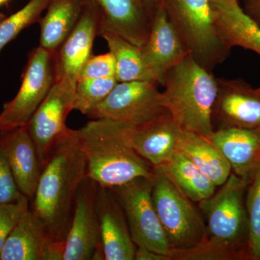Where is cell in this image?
<instances>
[{"instance_id":"cell-1","label":"cell","mask_w":260,"mask_h":260,"mask_svg":"<svg viewBox=\"0 0 260 260\" xmlns=\"http://www.w3.org/2000/svg\"><path fill=\"white\" fill-rule=\"evenodd\" d=\"M86 177L79 129H70L43 168L30 202V210L56 242L66 240L77 194Z\"/></svg>"},{"instance_id":"cell-2","label":"cell","mask_w":260,"mask_h":260,"mask_svg":"<svg viewBox=\"0 0 260 260\" xmlns=\"http://www.w3.org/2000/svg\"><path fill=\"white\" fill-rule=\"evenodd\" d=\"M162 107L183 131L209 139L214 132L213 110L218 78L189 54L165 75Z\"/></svg>"},{"instance_id":"cell-3","label":"cell","mask_w":260,"mask_h":260,"mask_svg":"<svg viewBox=\"0 0 260 260\" xmlns=\"http://www.w3.org/2000/svg\"><path fill=\"white\" fill-rule=\"evenodd\" d=\"M88 177L102 187L151 177L153 167L123 139L116 121L93 119L79 129Z\"/></svg>"},{"instance_id":"cell-4","label":"cell","mask_w":260,"mask_h":260,"mask_svg":"<svg viewBox=\"0 0 260 260\" xmlns=\"http://www.w3.org/2000/svg\"><path fill=\"white\" fill-rule=\"evenodd\" d=\"M168 18L189 54L213 71L230 55L232 48L219 34L211 0H162Z\"/></svg>"},{"instance_id":"cell-5","label":"cell","mask_w":260,"mask_h":260,"mask_svg":"<svg viewBox=\"0 0 260 260\" xmlns=\"http://www.w3.org/2000/svg\"><path fill=\"white\" fill-rule=\"evenodd\" d=\"M248 183L234 173L220 189L199 203L204 218L206 238L249 259V223L245 205Z\"/></svg>"},{"instance_id":"cell-6","label":"cell","mask_w":260,"mask_h":260,"mask_svg":"<svg viewBox=\"0 0 260 260\" xmlns=\"http://www.w3.org/2000/svg\"><path fill=\"white\" fill-rule=\"evenodd\" d=\"M152 181L154 205L171 250L198 245L206 237L205 220L200 208L178 189L160 168L153 167Z\"/></svg>"},{"instance_id":"cell-7","label":"cell","mask_w":260,"mask_h":260,"mask_svg":"<svg viewBox=\"0 0 260 260\" xmlns=\"http://www.w3.org/2000/svg\"><path fill=\"white\" fill-rule=\"evenodd\" d=\"M152 185V177H140L109 189L122 207L135 245L168 256L171 247L154 205Z\"/></svg>"},{"instance_id":"cell-8","label":"cell","mask_w":260,"mask_h":260,"mask_svg":"<svg viewBox=\"0 0 260 260\" xmlns=\"http://www.w3.org/2000/svg\"><path fill=\"white\" fill-rule=\"evenodd\" d=\"M54 54L40 46L29 53L18 92L0 113V131L27 125L55 83Z\"/></svg>"},{"instance_id":"cell-9","label":"cell","mask_w":260,"mask_h":260,"mask_svg":"<svg viewBox=\"0 0 260 260\" xmlns=\"http://www.w3.org/2000/svg\"><path fill=\"white\" fill-rule=\"evenodd\" d=\"M158 85L152 80L117 83L88 116L128 125H138L152 120L167 112L162 106Z\"/></svg>"},{"instance_id":"cell-10","label":"cell","mask_w":260,"mask_h":260,"mask_svg":"<svg viewBox=\"0 0 260 260\" xmlns=\"http://www.w3.org/2000/svg\"><path fill=\"white\" fill-rule=\"evenodd\" d=\"M76 85L74 80L65 78L56 80L27 124L42 168L56 145L70 131L66 120L70 113L74 110Z\"/></svg>"},{"instance_id":"cell-11","label":"cell","mask_w":260,"mask_h":260,"mask_svg":"<svg viewBox=\"0 0 260 260\" xmlns=\"http://www.w3.org/2000/svg\"><path fill=\"white\" fill-rule=\"evenodd\" d=\"M99 189V184L89 177L80 184L64 242L63 260L104 259L96 210Z\"/></svg>"},{"instance_id":"cell-12","label":"cell","mask_w":260,"mask_h":260,"mask_svg":"<svg viewBox=\"0 0 260 260\" xmlns=\"http://www.w3.org/2000/svg\"><path fill=\"white\" fill-rule=\"evenodd\" d=\"M220 127L260 131V89L242 79L218 78L213 121ZM219 127V128H220Z\"/></svg>"},{"instance_id":"cell-13","label":"cell","mask_w":260,"mask_h":260,"mask_svg":"<svg viewBox=\"0 0 260 260\" xmlns=\"http://www.w3.org/2000/svg\"><path fill=\"white\" fill-rule=\"evenodd\" d=\"M118 123L123 139L153 167L165 164L177 150L182 129L167 112L138 125Z\"/></svg>"},{"instance_id":"cell-14","label":"cell","mask_w":260,"mask_h":260,"mask_svg":"<svg viewBox=\"0 0 260 260\" xmlns=\"http://www.w3.org/2000/svg\"><path fill=\"white\" fill-rule=\"evenodd\" d=\"M64 243L51 237L29 208L23 215L0 253V260H63Z\"/></svg>"},{"instance_id":"cell-15","label":"cell","mask_w":260,"mask_h":260,"mask_svg":"<svg viewBox=\"0 0 260 260\" xmlns=\"http://www.w3.org/2000/svg\"><path fill=\"white\" fill-rule=\"evenodd\" d=\"M141 48L154 80L162 85L168 71L189 54L164 6L154 13L150 34Z\"/></svg>"},{"instance_id":"cell-16","label":"cell","mask_w":260,"mask_h":260,"mask_svg":"<svg viewBox=\"0 0 260 260\" xmlns=\"http://www.w3.org/2000/svg\"><path fill=\"white\" fill-rule=\"evenodd\" d=\"M103 32L117 34L142 47L151 28L153 15L140 0H91Z\"/></svg>"},{"instance_id":"cell-17","label":"cell","mask_w":260,"mask_h":260,"mask_svg":"<svg viewBox=\"0 0 260 260\" xmlns=\"http://www.w3.org/2000/svg\"><path fill=\"white\" fill-rule=\"evenodd\" d=\"M96 210L104 259L135 260L137 246L122 207L112 189L99 186Z\"/></svg>"},{"instance_id":"cell-18","label":"cell","mask_w":260,"mask_h":260,"mask_svg":"<svg viewBox=\"0 0 260 260\" xmlns=\"http://www.w3.org/2000/svg\"><path fill=\"white\" fill-rule=\"evenodd\" d=\"M97 36H100V27L90 0L75 28L54 52L56 81L65 78L78 82L80 70L93 54Z\"/></svg>"},{"instance_id":"cell-19","label":"cell","mask_w":260,"mask_h":260,"mask_svg":"<svg viewBox=\"0 0 260 260\" xmlns=\"http://www.w3.org/2000/svg\"><path fill=\"white\" fill-rule=\"evenodd\" d=\"M0 144L20 191L32 200L42 174L37 147L26 126L0 131Z\"/></svg>"},{"instance_id":"cell-20","label":"cell","mask_w":260,"mask_h":260,"mask_svg":"<svg viewBox=\"0 0 260 260\" xmlns=\"http://www.w3.org/2000/svg\"><path fill=\"white\" fill-rule=\"evenodd\" d=\"M209 140L229 162L233 173L249 184L260 165V131L238 127L214 130Z\"/></svg>"},{"instance_id":"cell-21","label":"cell","mask_w":260,"mask_h":260,"mask_svg":"<svg viewBox=\"0 0 260 260\" xmlns=\"http://www.w3.org/2000/svg\"><path fill=\"white\" fill-rule=\"evenodd\" d=\"M214 19L229 47H242L260 56V26L239 5V0H211Z\"/></svg>"},{"instance_id":"cell-22","label":"cell","mask_w":260,"mask_h":260,"mask_svg":"<svg viewBox=\"0 0 260 260\" xmlns=\"http://www.w3.org/2000/svg\"><path fill=\"white\" fill-rule=\"evenodd\" d=\"M90 0H50L39 20V46L54 53L79 22Z\"/></svg>"},{"instance_id":"cell-23","label":"cell","mask_w":260,"mask_h":260,"mask_svg":"<svg viewBox=\"0 0 260 260\" xmlns=\"http://www.w3.org/2000/svg\"><path fill=\"white\" fill-rule=\"evenodd\" d=\"M177 150L184 154L217 186L225 182L232 173L229 162L208 138L181 130Z\"/></svg>"},{"instance_id":"cell-24","label":"cell","mask_w":260,"mask_h":260,"mask_svg":"<svg viewBox=\"0 0 260 260\" xmlns=\"http://www.w3.org/2000/svg\"><path fill=\"white\" fill-rule=\"evenodd\" d=\"M158 167L183 194L194 203L210 198L218 187L179 150H176L169 161Z\"/></svg>"},{"instance_id":"cell-25","label":"cell","mask_w":260,"mask_h":260,"mask_svg":"<svg viewBox=\"0 0 260 260\" xmlns=\"http://www.w3.org/2000/svg\"><path fill=\"white\" fill-rule=\"evenodd\" d=\"M100 37L107 42L109 51L114 56L118 83L136 80L155 81L145 64L141 47L112 32H103Z\"/></svg>"},{"instance_id":"cell-26","label":"cell","mask_w":260,"mask_h":260,"mask_svg":"<svg viewBox=\"0 0 260 260\" xmlns=\"http://www.w3.org/2000/svg\"><path fill=\"white\" fill-rule=\"evenodd\" d=\"M50 0H29L21 9L0 21V53L25 28L39 23Z\"/></svg>"},{"instance_id":"cell-27","label":"cell","mask_w":260,"mask_h":260,"mask_svg":"<svg viewBox=\"0 0 260 260\" xmlns=\"http://www.w3.org/2000/svg\"><path fill=\"white\" fill-rule=\"evenodd\" d=\"M117 83L115 77L78 80L74 110L88 116L108 96Z\"/></svg>"},{"instance_id":"cell-28","label":"cell","mask_w":260,"mask_h":260,"mask_svg":"<svg viewBox=\"0 0 260 260\" xmlns=\"http://www.w3.org/2000/svg\"><path fill=\"white\" fill-rule=\"evenodd\" d=\"M245 205L249 223V258L260 260V165L246 187Z\"/></svg>"},{"instance_id":"cell-29","label":"cell","mask_w":260,"mask_h":260,"mask_svg":"<svg viewBox=\"0 0 260 260\" xmlns=\"http://www.w3.org/2000/svg\"><path fill=\"white\" fill-rule=\"evenodd\" d=\"M169 260H239L242 258L226 246L214 242L206 237L198 245L189 249H172Z\"/></svg>"},{"instance_id":"cell-30","label":"cell","mask_w":260,"mask_h":260,"mask_svg":"<svg viewBox=\"0 0 260 260\" xmlns=\"http://www.w3.org/2000/svg\"><path fill=\"white\" fill-rule=\"evenodd\" d=\"M29 208L30 200L25 196L15 203L0 204V253L10 234Z\"/></svg>"},{"instance_id":"cell-31","label":"cell","mask_w":260,"mask_h":260,"mask_svg":"<svg viewBox=\"0 0 260 260\" xmlns=\"http://www.w3.org/2000/svg\"><path fill=\"white\" fill-rule=\"evenodd\" d=\"M115 77V61L112 53L92 54L80 70L78 79H96Z\"/></svg>"},{"instance_id":"cell-32","label":"cell","mask_w":260,"mask_h":260,"mask_svg":"<svg viewBox=\"0 0 260 260\" xmlns=\"http://www.w3.org/2000/svg\"><path fill=\"white\" fill-rule=\"evenodd\" d=\"M23 196L19 189L3 146L0 144V204L15 203Z\"/></svg>"},{"instance_id":"cell-33","label":"cell","mask_w":260,"mask_h":260,"mask_svg":"<svg viewBox=\"0 0 260 260\" xmlns=\"http://www.w3.org/2000/svg\"><path fill=\"white\" fill-rule=\"evenodd\" d=\"M135 260H169L167 256L159 254L147 248L137 246Z\"/></svg>"},{"instance_id":"cell-34","label":"cell","mask_w":260,"mask_h":260,"mask_svg":"<svg viewBox=\"0 0 260 260\" xmlns=\"http://www.w3.org/2000/svg\"><path fill=\"white\" fill-rule=\"evenodd\" d=\"M242 8L260 26V0H244Z\"/></svg>"},{"instance_id":"cell-35","label":"cell","mask_w":260,"mask_h":260,"mask_svg":"<svg viewBox=\"0 0 260 260\" xmlns=\"http://www.w3.org/2000/svg\"><path fill=\"white\" fill-rule=\"evenodd\" d=\"M140 2L153 15L162 6V0H140Z\"/></svg>"},{"instance_id":"cell-36","label":"cell","mask_w":260,"mask_h":260,"mask_svg":"<svg viewBox=\"0 0 260 260\" xmlns=\"http://www.w3.org/2000/svg\"><path fill=\"white\" fill-rule=\"evenodd\" d=\"M10 0H0V6H1V5L5 4V3H8V2Z\"/></svg>"},{"instance_id":"cell-37","label":"cell","mask_w":260,"mask_h":260,"mask_svg":"<svg viewBox=\"0 0 260 260\" xmlns=\"http://www.w3.org/2000/svg\"><path fill=\"white\" fill-rule=\"evenodd\" d=\"M6 17V15L4 14V13H1L0 12V21H1L2 20H3Z\"/></svg>"},{"instance_id":"cell-38","label":"cell","mask_w":260,"mask_h":260,"mask_svg":"<svg viewBox=\"0 0 260 260\" xmlns=\"http://www.w3.org/2000/svg\"><path fill=\"white\" fill-rule=\"evenodd\" d=\"M259 89H260V88H259Z\"/></svg>"}]
</instances>
